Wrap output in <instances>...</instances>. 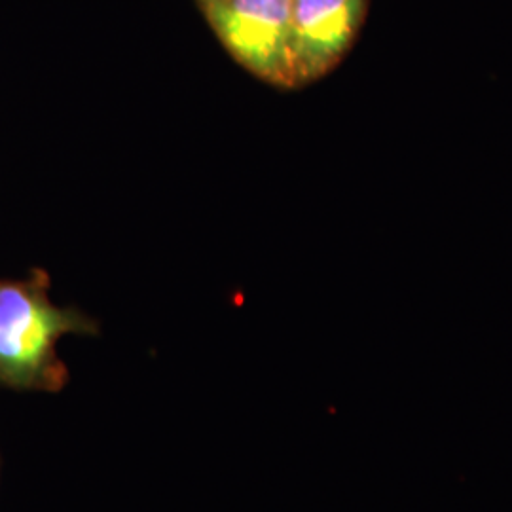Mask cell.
I'll return each instance as SVG.
<instances>
[{"label": "cell", "mask_w": 512, "mask_h": 512, "mask_svg": "<svg viewBox=\"0 0 512 512\" xmlns=\"http://www.w3.org/2000/svg\"><path fill=\"white\" fill-rule=\"evenodd\" d=\"M48 289V275L38 270L25 281H0V385L61 391L69 370L57 355V342L67 334L99 332L86 313L55 306Z\"/></svg>", "instance_id": "cell-1"}, {"label": "cell", "mask_w": 512, "mask_h": 512, "mask_svg": "<svg viewBox=\"0 0 512 512\" xmlns=\"http://www.w3.org/2000/svg\"><path fill=\"white\" fill-rule=\"evenodd\" d=\"M366 0H293L291 86L329 73L348 52L365 16Z\"/></svg>", "instance_id": "cell-3"}, {"label": "cell", "mask_w": 512, "mask_h": 512, "mask_svg": "<svg viewBox=\"0 0 512 512\" xmlns=\"http://www.w3.org/2000/svg\"><path fill=\"white\" fill-rule=\"evenodd\" d=\"M220 44L241 67L275 86H291L293 0H198Z\"/></svg>", "instance_id": "cell-2"}]
</instances>
